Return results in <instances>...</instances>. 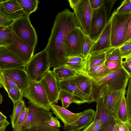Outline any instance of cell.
Here are the masks:
<instances>
[{
  "mask_svg": "<svg viewBox=\"0 0 131 131\" xmlns=\"http://www.w3.org/2000/svg\"><path fill=\"white\" fill-rule=\"evenodd\" d=\"M97 90V95L94 98L99 96L102 99L105 111L109 116L114 119L119 120L117 114L120 107L122 97L125 94L126 90L113 91L100 87L96 88Z\"/></svg>",
  "mask_w": 131,
  "mask_h": 131,
  "instance_id": "3957f363",
  "label": "cell"
},
{
  "mask_svg": "<svg viewBox=\"0 0 131 131\" xmlns=\"http://www.w3.org/2000/svg\"><path fill=\"white\" fill-rule=\"evenodd\" d=\"M26 64L5 47H0V71L13 69L25 70Z\"/></svg>",
  "mask_w": 131,
  "mask_h": 131,
  "instance_id": "4fadbf2b",
  "label": "cell"
},
{
  "mask_svg": "<svg viewBox=\"0 0 131 131\" xmlns=\"http://www.w3.org/2000/svg\"><path fill=\"white\" fill-rule=\"evenodd\" d=\"M84 35L77 27L67 34L64 43V50L67 58L73 56H83Z\"/></svg>",
  "mask_w": 131,
  "mask_h": 131,
  "instance_id": "9c48e42d",
  "label": "cell"
},
{
  "mask_svg": "<svg viewBox=\"0 0 131 131\" xmlns=\"http://www.w3.org/2000/svg\"><path fill=\"white\" fill-rule=\"evenodd\" d=\"M3 101L2 96L0 93V104H1Z\"/></svg>",
  "mask_w": 131,
  "mask_h": 131,
  "instance_id": "11a10c76",
  "label": "cell"
},
{
  "mask_svg": "<svg viewBox=\"0 0 131 131\" xmlns=\"http://www.w3.org/2000/svg\"><path fill=\"white\" fill-rule=\"evenodd\" d=\"M13 31L11 27L0 26V47H7L12 43Z\"/></svg>",
  "mask_w": 131,
  "mask_h": 131,
  "instance_id": "4316f807",
  "label": "cell"
},
{
  "mask_svg": "<svg viewBox=\"0 0 131 131\" xmlns=\"http://www.w3.org/2000/svg\"><path fill=\"white\" fill-rule=\"evenodd\" d=\"M48 123L50 126L53 127L59 128L61 126L60 122L58 119L53 116L48 121Z\"/></svg>",
  "mask_w": 131,
  "mask_h": 131,
  "instance_id": "c3c4849f",
  "label": "cell"
},
{
  "mask_svg": "<svg viewBox=\"0 0 131 131\" xmlns=\"http://www.w3.org/2000/svg\"><path fill=\"white\" fill-rule=\"evenodd\" d=\"M59 100H60L62 103V107L66 108L69 105L73 103L72 95L70 93L63 90H59L58 97Z\"/></svg>",
  "mask_w": 131,
  "mask_h": 131,
  "instance_id": "d6a6232c",
  "label": "cell"
},
{
  "mask_svg": "<svg viewBox=\"0 0 131 131\" xmlns=\"http://www.w3.org/2000/svg\"><path fill=\"white\" fill-rule=\"evenodd\" d=\"M131 0H125L123 1L119 6L114 12L122 14L131 12Z\"/></svg>",
  "mask_w": 131,
  "mask_h": 131,
  "instance_id": "74e56055",
  "label": "cell"
},
{
  "mask_svg": "<svg viewBox=\"0 0 131 131\" xmlns=\"http://www.w3.org/2000/svg\"><path fill=\"white\" fill-rule=\"evenodd\" d=\"M123 59H125V60L124 61L122 60V67L131 77V55Z\"/></svg>",
  "mask_w": 131,
  "mask_h": 131,
  "instance_id": "ee69618b",
  "label": "cell"
},
{
  "mask_svg": "<svg viewBox=\"0 0 131 131\" xmlns=\"http://www.w3.org/2000/svg\"><path fill=\"white\" fill-rule=\"evenodd\" d=\"M101 126L100 120L94 119L92 122L82 131H99Z\"/></svg>",
  "mask_w": 131,
  "mask_h": 131,
  "instance_id": "f35d334b",
  "label": "cell"
},
{
  "mask_svg": "<svg viewBox=\"0 0 131 131\" xmlns=\"http://www.w3.org/2000/svg\"><path fill=\"white\" fill-rule=\"evenodd\" d=\"M6 117L0 111V122L6 120Z\"/></svg>",
  "mask_w": 131,
  "mask_h": 131,
  "instance_id": "f5cc1de1",
  "label": "cell"
},
{
  "mask_svg": "<svg viewBox=\"0 0 131 131\" xmlns=\"http://www.w3.org/2000/svg\"><path fill=\"white\" fill-rule=\"evenodd\" d=\"M39 82L45 90L50 103H57L59 100V90L57 80L52 71L49 69Z\"/></svg>",
  "mask_w": 131,
  "mask_h": 131,
  "instance_id": "7c38bea8",
  "label": "cell"
},
{
  "mask_svg": "<svg viewBox=\"0 0 131 131\" xmlns=\"http://www.w3.org/2000/svg\"><path fill=\"white\" fill-rule=\"evenodd\" d=\"M53 114L50 111L40 109L38 116L33 124L21 131H59V128L51 126L48 123Z\"/></svg>",
  "mask_w": 131,
  "mask_h": 131,
  "instance_id": "2e32d148",
  "label": "cell"
},
{
  "mask_svg": "<svg viewBox=\"0 0 131 131\" xmlns=\"http://www.w3.org/2000/svg\"><path fill=\"white\" fill-rule=\"evenodd\" d=\"M2 87H3V85H2V82H1V80L0 79V88H2Z\"/></svg>",
  "mask_w": 131,
  "mask_h": 131,
  "instance_id": "9f6ffc18",
  "label": "cell"
},
{
  "mask_svg": "<svg viewBox=\"0 0 131 131\" xmlns=\"http://www.w3.org/2000/svg\"><path fill=\"white\" fill-rule=\"evenodd\" d=\"M68 1L71 7L73 9L77 5L80 0H68Z\"/></svg>",
  "mask_w": 131,
  "mask_h": 131,
  "instance_id": "816d5d0a",
  "label": "cell"
},
{
  "mask_svg": "<svg viewBox=\"0 0 131 131\" xmlns=\"http://www.w3.org/2000/svg\"><path fill=\"white\" fill-rule=\"evenodd\" d=\"M2 72L10 78L23 93L30 85V81L25 70L16 68L6 70Z\"/></svg>",
  "mask_w": 131,
  "mask_h": 131,
  "instance_id": "d6986e66",
  "label": "cell"
},
{
  "mask_svg": "<svg viewBox=\"0 0 131 131\" xmlns=\"http://www.w3.org/2000/svg\"><path fill=\"white\" fill-rule=\"evenodd\" d=\"M50 109L54 113L56 117L61 120L64 126L72 123L80 117L83 114V112L75 113L60 106L56 103H50Z\"/></svg>",
  "mask_w": 131,
  "mask_h": 131,
  "instance_id": "7402d4cb",
  "label": "cell"
},
{
  "mask_svg": "<svg viewBox=\"0 0 131 131\" xmlns=\"http://www.w3.org/2000/svg\"><path fill=\"white\" fill-rule=\"evenodd\" d=\"M119 48L122 59L131 55V39L124 42Z\"/></svg>",
  "mask_w": 131,
  "mask_h": 131,
  "instance_id": "d590c367",
  "label": "cell"
},
{
  "mask_svg": "<svg viewBox=\"0 0 131 131\" xmlns=\"http://www.w3.org/2000/svg\"><path fill=\"white\" fill-rule=\"evenodd\" d=\"M95 42L92 40L90 37L84 35V42L83 48V56L86 59L89 55L93 45Z\"/></svg>",
  "mask_w": 131,
  "mask_h": 131,
  "instance_id": "8d00e7d4",
  "label": "cell"
},
{
  "mask_svg": "<svg viewBox=\"0 0 131 131\" xmlns=\"http://www.w3.org/2000/svg\"><path fill=\"white\" fill-rule=\"evenodd\" d=\"M104 0H89L91 7L92 10L96 9L102 5Z\"/></svg>",
  "mask_w": 131,
  "mask_h": 131,
  "instance_id": "7dc6e473",
  "label": "cell"
},
{
  "mask_svg": "<svg viewBox=\"0 0 131 131\" xmlns=\"http://www.w3.org/2000/svg\"><path fill=\"white\" fill-rule=\"evenodd\" d=\"M77 27L74 13L69 9L65 8L57 14L44 49L47 54L50 68L59 67L66 63V38L69 32Z\"/></svg>",
  "mask_w": 131,
  "mask_h": 131,
  "instance_id": "6da1fadb",
  "label": "cell"
},
{
  "mask_svg": "<svg viewBox=\"0 0 131 131\" xmlns=\"http://www.w3.org/2000/svg\"><path fill=\"white\" fill-rule=\"evenodd\" d=\"M95 102H96V110L94 118L100 120L101 126L99 131H110L115 124L114 119L105 112L101 97H97Z\"/></svg>",
  "mask_w": 131,
  "mask_h": 131,
  "instance_id": "ffe728a7",
  "label": "cell"
},
{
  "mask_svg": "<svg viewBox=\"0 0 131 131\" xmlns=\"http://www.w3.org/2000/svg\"><path fill=\"white\" fill-rule=\"evenodd\" d=\"M111 26L110 17L99 38L92 47L89 54L105 52L112 47L111 43Z\"/></svg>",
  "mask_w": 131,
  "mask_h": 131,
  "instance_id": "e0dca14e",
  "label": "cell"
},
{
  "mask_svg": "<svg viewBox=\"0 0 131 131\" xmlns=\"http://www.w3.org/2000/svg\"><path fill=\"white\" fill-rule=\"evenodd\" d=\"M9 124L7 120L0 122V131H5Z\"/></svg>",
  "mask_w": 131,
  "mask_h": 131,
  "instance_id": "f907efd6",
  "label": "cell"
},
{
  "mask_svg": "<svg viewBox=\"0 0 131 131\" xmlns=\"http://www.w3.org/2000/svg\"><path fill=\"white\" fill-rule=\"evenodd\" d=\"M107 22L104 4L98 8L92 10L89 37L92 40L96 42L104 28Z\"/></svg>",
  "mask_w": 131,
  "mask_h": 131,
  "instance_id": "30bf717a",
  "label": "cell"
},
{
  "mask_svg": "<svg viewBox=\"0 0 131 131\" xmlns=\"http://www.w3.org/2000/svg\"><path fill=\"white\" fill-rule=\"evenodd\" d=\"M125 94L122 98L117 114L119 120L123 122L131 123V108L127 106L125 104Z\"/></svg>",
  "mask_w": 131,
  "mask_h": 131,
  "instance_id": "83f0119b",
  "label": "cell"
},
{
  "mask_svg": "<svg viewBox=\"0 0 131 131\" xmlns=\"http://www.w3.org/2000/svg\"><path fill=\"white\" fill-rule=\"evenodd\" d=\"M113 71L107 68L104 63L89 68L85 74L94 81L107 75Z\"/></svg>",
  "mask_w": 131,
  "mask_h": 131,
  "instance_id": "603a6c76",
  "label": "cell"
},
{
  "mask_svg": "<svg viewBox=\"0 0 131 131\" xmlns=\"http://www.w3.org/2000/svg\"><path fill=\"white\" fill-rule=\"evenodd\" d=\"M105 52L90 54L86 58L85 72L90 68L104 64L106 61Z\"/></svg>",
  "mask_w": 131,
  "mask_h": 131,
  "instance_id": "cb8c5ba5",
  "label": "cell"
},
{
  "mask_svg": "<svg viewBox=\"0 0 131 131\" xmlns=\"http://www.w3.org/2000/svg\"><path fill=\"white\" fill-rule=\"evenodd\" d=\"M26 106L24 101L23 100L16 105H14L13 112L10 116L12 127L13 129L16 127L18 118Z\"/></svg>",
  "mask_w": 131,
  "mask_h": 131,
  "instance_id": "f546056e",
  "label": "cell"
},
{
  "mask_svg": "<svg viewBox=\"0 0 131 131\" xmlns=\"http://www.w3.org/2000/svg\"><path fill=\"white\" fill-rule=\"evenodd\" d=\"M95 113V111L91 108L85 110L78 119L69 125L64 126L63 129L64 131H79L92 122Z\"/></svg>",
  "mask_w": 131,
  "mask_h": 131,
  "instance_id": "44dd1931",
  "label": "cell"
},
{
  "mask_svg": "<svg viewBox=\"0 0 131 131\" xmlns=\"http://www.w3.org/2000/svg\"><path fill=\"white\" fill-rule=\"evenodd\" d=\"M6 47L26 64L34 55L35 50L18 38L13 32L12 42Z\"/></svg>",
  "mask_w": 131,
  "mask_h": 131,
  "instance_id": "8fae6325",
  "label": "cell"
},
{
  "mask_svg": "<svg viewBox=\"0 0 131 131\" xmlns=\"http://www.w3.org/2000/svg\"><path fill=\"white\" fill-rule=\"evenodd\" d=\"M110 17L111 45L112 47H119L124 43L128 22L131 18V12L122 14L114 12Z\"/></svg>",
  "mask_w": 131,
  "mask_h": 131,
  "instance_id": "7a4b0ae2",
  "label": "cell"
},
{
  "mask_svg": "<svg viewBox=\"0 0 131 131\" xmlns=\"http://www.w3.org/2000/svg\"><path fill=\"white\" fill-rule=\"evenodd\" d=\"M0 72V78L3 87L6 91L8 90L12 89L20 90L15 83L10 78L2 72Z\"/></svg>",
  "mask_w": 131,
  "mask_h": 131,
  "instance_id": "836d02e7",
  "label": "cell"
},
{
  "mask_svg": "<svg viewBox=\"0 0 131 131\" xmlns=\"http://www.w3.org/2000/svg\"><path fill=\"white\" fill-rule=\"evenodd\" d=\"M6 92L13 102L14 105H16L23 100V93L20 90L12 89L8 90Z\"/></svg>",
  "mask_w": 131,
  "mask_h": 131,
  "instance_id": "e575fe53",
  "label": "cell"
},
{
  "mask_svg": "<svg viewBox=\"0 0 131 131\" xmlns=\"http://www.w3.org/2000/svg\"><path fill=\"white\" fill-rule=\"evenodd\" d=\"M25 14L30 15L38 8L39 1L37 0H17Z\"/></svg>",
  "mask_w": 131,
  "mask_h": 131,
  "instance_id": "f1b7e54d",
  "label": "cell"
},
{
  "mask_svg": "<svg viewBox=\"0 0 131 131\" xmlns=\"http://www.w3.org/2000/svg\"><path fill=\"white\" fill-rule=\"evenodd\" d=\"M74 77L58 81L59 90L64 91L71 94L73 96V103L78 105L85 103H90L77 86Z\"/></svg>",
  "mask_w": 131,
  "mask_h": 131,
  "instance_id": "5bb4252c",
  "label": "cell"
},
{
  "mask_svg": "<svg viewBox=\"0 0 131 131\" xmlns=\"http://www.w3.org/2000/svg\"><path fill=\"white\" fill-rule=\"evenodd\" d=\"M73 10L77 27L85 35L89 37L92 9L89 0H80Z\"/></svg>",
  "mask_w": 131,
  "mask_h": 131,
  "instance_id": "ba28073f",
  "label": "cell"
},
{
  "mask_svg": "<svg viewBox=\"0 0 131 131\" xmlns=\"http://www.w3.org/2000/svg\"><path fill=\"white\" fill-rule=\"evenodd\" d=\"M29 111V109L28 107H26V106H25L18 118L16 127L13 129L12 131H17L19 127L27 118Z\"/></svg>",
  "mask_w": 131,
  "mask_h": 131,
  "instance_id": "ab89813d",
  "label": "cell"
},
{
  "mask_svg": "<svg viewBox=\"0 0 131 131\" xmlns=\"http://www.w3.org/2000/svg\"><path fill=\"white\" fill-rule=\"evenodd\" d=\"M63 66L74 70L79 73L85 74L86 67V60L81 62H67Z\"/></svg>",
  "mask_w": 131,
  "mask_h": 131,
  "instance_id": "4dcf8cb0",
  "label": "cell"
},
{
  "mask_svg": "<svg viewBox=\"0 0 131 131\" xmlns=\"http://www.w3.org/2000/svg\"><path fill=\"white\" fill-rule=\"evenodd\" d=\"M23 96L28 100L29 103L35 107L50 111V103L40 82L30 81L29 86L23 93Z\"/></svg>",
  "mask_w": 131,
  "mask_h": 131,
  "instance_id": "52a82bcc",
  "label": "cell"
},
{
  "mask_svg": "<svg viewBox=\"0 0 131 131\" xmlns=\"http://www.w3.org/2000/svg\"><path fill=\"white\" fill-rule=\"evenodd\" d=\"M15 21L8 19L0 15V26H10Z\"/></svg>",
  "mask_w": 131,
  "mask_h": 131,
  "instance_id": "f6af8a7d",
  "label": "cell"
},
{
  "mask_svg": "<svg viewBox=\"0 0 131 131\" xmlns=\"http://www.w3.org/2000/svg\"><path fill=\"white\" fill-rule=\"evenodd\" d=\"M28 107L29 111L27 116L17 131H21L30 126L34 122L39 114V108L35 107L31 104Z\"/></svg>",
  "mask_w": 131,
  "mask_h": 131,
  "instance_id": "484cf974",
  "label": "cell"
},
{
  "mask_svg": "<svg viewBox=\"0 0 131 131\" xmlns=\"http://www.w3.org/2000/svg\"><path fill=\"white\" fill-rule=\"evenodd\" d=\"M52 71L57 81L74 77L79 73L63 65L54 68Z\"/></svg>",
  "mask_w": 131,
  "mask_h": 131,
  "instance_id": "d4e9b609",
  "label": "cell"
},
{
  "mask_svg": "<svg viewBox=\"0 0 131 131\" xmlns=\"http://www.w3.org/2000/svg\"><path fill=\"white\" fill-rule=\"evenodd\" d=\"M130 77L122 67L107 75L93 81L94 86L113 91L126 90Z\"/></svg>",
  "mask_w": 131,
  "mask_h": 131,
  "instance_id": "5b68a950",
  "label": "cell"
},
{
  "mask_svg": "<svg viewBox=\"0 0 131 131\" xmlns=\"http://www.w3.org/2000/svg\"><path fill=\"white\" fill-rule=\"evenodd\" d=\"M26 15L17 0H0V15L15 20Z\"/></svg>",
  "mask_w": 131,
  "mask_h": 131,
  "instance_id": "9a60e30c",
  "label": "cell"
},
{
  "mask_svg": "<svg viewBox=\"0 0 131 131\" xmlns=\"http://www.w3.org/2000/svg\"><path fill=\"white\" fill-rule=\"evenodd\" d=\"M29 15H25L15 20L11 26L16 36L35 49L38 42V37L36 30L31 24Z\"/></svg>",
  "mask_w": 131,
  "mask_h": 131,
  "instance_id": "277c9868",
  "label": "cell"
},
{
  "mask_svg": "<svg viewBox=\"0 0 131 131\" xmlns=\"http://www.w3.org/2000/svg\"><path fill=\"white\" fill-rule=\"evenodd\" d=\"M117 1L116 0H104L103 4L105 6L106 17L107 21L111 16L112 10Z\"/></svg>",
  "mask_w": 131,
  "mask_h": 131,
  "instance_id": "60d3db41",
  "label": "cell"
},
{
  "mask_svg": "<svg viewBox=\"0 0 131 131\" xmlns=\"http://www.w3.org/2000/svg\"><path fill=\"white\" fill-rule=\"evenodd\" d=\"M115 125L119 131H131V123L123 122L114 119Z\"/></svg>",
  "mask_w": 131,
  "mask_h": 131,
  "instance_id": "7bdbcfd3",
  "label": "cell"
},
{
  "mask_svg": "<svg viewBox=\"0 0 131 131\" xmlns=\"http://www.w3.org/2000/svg\"><path fill=\"white\" fill-rule=\"evenodd\" d=\"M86 60L82 56H77L71 57L67 58L66 62H81Z\"/></svg>",
  "mask_w": 131,
  "mask_h": 131,
  "instance_id": "bcb514c9",
  "label": "cell"
},
{
  "mask_svg": "<svg viewBox=\"0 0 131 131\" xmlns=\"http://www.w3.org/2000/svg\"><path fill=\"white\" fill-rule=\"evenodd\" d=\"M106 61H112L122 59L119 47H112L105 52Z\"/></svg>",
  "mask_w": 131,
  "mask_h": 131,
  "instance_id": "1f68e13d",
  "label": "cell"
},
{
  "mask_svg": "<svg viewBox=\"0 0 131 131\" xmlns=\"http://www.w3.org/2000/svg\"><path fill=\"white\" fill-rule=\"evenodd\" d=\"M74 79L76 84L90 103L95 102L94 97V83L93 80L85 74L78 73Z\"/></svg>",
  "mask_w": 131,
  "mask_h": 131,
  "instance_id": "ac0fdd59",
  "label": "cell"
},
{
  "mask_svg": "<svg viewBox=\"0 0 131 131\" xmlns=\"http://www.w3.org/2000/svg\"><path fill=\"white\" fill-rule=\"evenodd\" d=\"M25 71L30 80L39 82L49 69L47 53L44 49L33 56L26 64Z\"/></svg>",
  "mask_w": 131,
  "mask_h": 131,
  "instance_id": "8992f818",
  "label": "cell"
},
{
  "mask_svg": "<svg viewBox=\"0 0 131 131\" xmlns=\"http://www.w3.org/2000/svg\"><path fill=\"white\" fill-rule=\"evenodd\" d=\"M122 59L115 61H106L104 65L110 70L114 71L122 67Z\"/></svg>",
  "mask_w": 131,
  "mask_h": 131,
  "instance_id": "b9f144b4",
  "label": "cell"
},
{
  "mask_svg": "<svg viewBox=\"0 0 131 131\" xmlns=\"http://www.w3.org/2000/svg\"><path fill=\"white\" fill-rule=\"evenodd\" d=\"M130 39H131V18L129 19L128 22V29L125 36L124 43Z\"/></svg>",
  "mask_w": 131,
  "mask_h": 131,
  "instance_id": "681fc988",
  "label": "cell"
},
{
  "mask_svg": "<svg viewBox=\"0 0 131 131\" xmlns=\"http://www.w3.org/2000/svg\"><path fill=\"white\" fill-rule=\"evenodd\" d=\"M110 131H119L115 124Z\"/></svg>",
  "mask_w": 131,
  "mask_h": 131,
  "instance_id": "db71d44e",
  "label": "cell"
}]
</instances>
